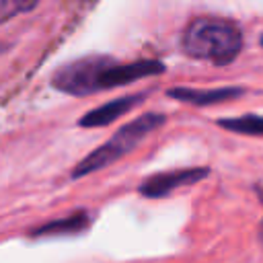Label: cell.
Returning <instances> with one entry per match:
<instances>
[{"instance_id": "5b68a950", "label": "cell", "mask_w": 263, "mask_h": 263, "mask_svg": "<svg viewBox=\"0 0 263 263\" xmlns=\"http://www.w3.org/2000/svg\"><path fill=\"white\" fill-rule=\"evenodd\" d=\"M162 72H164V64L158 60H138V62H129V64L113 62L105 72L103 90H109L115 86H125V84H132L140 78L156 76Z\"/></svg>"}, {"instance_id": "7c38bea8", "label": "cell", "mask_w": 263, "mask_h": 263, "mask_svg": "<svg viewBox=\"0 0 263 263\" xmlns=\"http://www.w3.org/2000/svg\"><path fill=\"white\" fill-rule=\"evenodd\" d=\"M6 49H8V47H6V45H4V43H0V53H4V51H6Z\"/></svg>"}, {"instance_id": "8fae6325", "label": "cell", "mask_w": 263, "mask_h": 263, "mask_svg": "<svg viewBox=\"0 0 263 263\" xmlns=\"http://www.w3.org/2000/svg\"><path fill=\"white\" fill-rule=\"evenodd\" d=\"M257 193L261 197V203H263V187H257ZM261 240H263V224H261Z\"/></svg>"}, {"instance_id": "7a4b0ae2", "label": "cell", "mask_w": 263, "mask_h": 263, "mask_svg": "<svg viewBox=\"0 0 263 263\" xmlns=\"http://www.w3.org/2000/svg\"><path fill=\"white\" fill-rule=\"evenodd\" d=\"M164 121H166V117L162 113H144V115L132 119L129 123L121 125L105 144H101L97 150H92L90 154H86L72 168L70 177L72 179H80V177H86L90 173H97V171H101L105 166H111L121 156L129 154L148 134H152L154 129H158Z\"/></svg>"}, {"instance_id": "30bf717a", "label": "cell", "mask_w": 263, "mask_h": 263, "mask_svg": "<svg viewBox=\"0 0 263 263\" xmlns=\"http://www.w3.org/2000/svg\"><path fill=\"white\" fill-rule=\"evenodd\" d=\"M39 0H0V25L35 8Z\"/></svg>"}, {"instance_id": "ba28073f", "label": "cell", "mask_w": 263, "mask_h": 263, "mask_svg": "<svg viewBox=\"0 0 263 263\" xmlns=\"http://www.w3.org/2000/svg\"><path fill=\"white\" fill-rule=\"evenodd\" d=\"M88 226H90V214L84 210H78L66 218H58L47 224H41L33 228L29 234L31 236H66V234H80Z\"/></svg>"}, {"instance_id": "4fadbf2b", "label": "cell", "mask_w": 263, "mask_h": 263, "mask_svg": "<svg viewBox=\"0 0 263 263\" xmlns=\"http://www.w3.org/2000/svg\"><path fill=\"white\" fill-rule=\"evenodd\" d=\"M261 43H263V37H261Z\"/></svg>"}, {"instance_id": "9c48e42d", "label": "cell", "mask_w": 263, "mask_h": 263, "mask_svg": "<svg viewBox=\"0 0 263 263\" xmlns=\"http://www.w3.org/2000/svg\"><path fill=\"white\" fill-rule=\"evenodd\" d=\"M218 125L242 136H263V115H255V113H247L230 119H218Z\"/></svg>"}, {"instance_id": "6da1fadb", "label": "cell", "mask_w": 263, "mask_h": 263, "mask_svg": "<svg viewBox=\"0 0 263 263\" xmlns=\"http://www.w3.org/2000/svg\"><path fill=\"white\" fill-rule=\"evenodd\" d=\"M181 47L195 60H205L216 66H226L242 49L240 29L224 18L201 16L191 21L181 37Z\"/></svg>"}, {"instance_id": "8992f818", "label": "cell", "mask_w": 263, "mask_h": 263, "mask_svg": "<svg viewBox=\"0 0 263 263\" xmlns=\"http://www.w3.org/2000/svg\"><path fill=\"white\" fill-rule=\"evenodd\" d=\"M146 95H125V97H119V99H113L109 103H103L101 107L84 113L78 121L80 127H103V125H109L113 123L115 119H119L121 115L129 113L134 107H138L142 101H144Z\"/></svg>"}, {"instance_id": "277c9868", "label": "cell", "mask_w": 263, "mask_h": 263, "mask_svg": "<svg viewBox=\"0 0 263 263\" xmlns=\"http://www.w3.org/2000/svg\"><path fill=\"white\" fill-rule=\"evenodd\" d=\"M210 175V168L205 166H189V168H175V171H162V173H156V175H150L146 177L138 191L144 195V197H150V199H156V197H164L168 195L171 191L179 189V187H185V185H193L197 181H201L203 177Z\"/></svg>"}, {"instance_id": "52a82bcc", "label": "cell", "mask_w": 263, "mask_h": 263, "mask_svg": "<svg viewBox=\"0 0 263 263\" xmlns=\"http://www.w3.org/2000/svg\"><path fill=\"white\" fill-rule=\"evenodd\" d=\"M245 90L238 86H222V88H185V86H177V88H168L166 95L175 101L181 103H189V105H197V107H205V105H218V103H226L232 99H238Z\"/></svg>"}, {"instance_id": "3957f363", "label": "cell", "mask_w": 263, "mask_h": 263, "mask_svg": "<svg viewBox=\"0 0 263 263\" xmlns=\"http://www.w3.org/2000/svg\"><path fill=\"white\" fill-rule=\"evenodd\" d=\"M115 60L111 55H84L66 62L51 74V86L60 92L86 97L103 90V78L107 68Z\"/></svg>"}]
</instances>
